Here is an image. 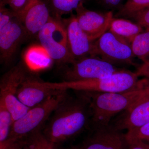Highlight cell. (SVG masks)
<instances>
[{
  "instance_id": "cell-1",
  "label": "cell",
  "mask_w": 149,
  "mask_h": 149,
  "mask_svg": "<svg viewBox=\"0 0 149 149\" xmlns=\"http://www.w3.org/2000/svg\"><path fill=\"white\" fill-rule=\"evenodd\" d=\"M77 92L74 97L66 94L44 127L43 134L54 143L68 141L91 128L89 98L85 92Z\"/></svg>"
},
{
  "instance_id": "cell-2",
  "label": "cell",
  "mask_w": 149,
  "mask_h": 149,
  "mask_svg": "<svg viewBox=\"0 0 149 149\" xmlns=\"http://www.w3.org/2000/svg\"><path fill=\"white\" fill-rule=\"evenodd\" d=\"M139 88L123 93L84 92L89 98L92 112L91 129L109 126L113 117L124 111L142 96Z\"/></svg>"
},
{
  "instance_id": "cell-3",
  "label": "cell",
  "mask_w": 149,
  "mask_h": 149,
  "mask_svg": "<svg viewBox=\"0 0 149 149\" xmlns=\"http://www.w3.org/2000/svg\"><path fill=\"white\" fill-rule=\"evenodd\" d=\"M141 80L136 72L123 69L109 77L95 80L77 81H63L51 83L42 81L46 88L58 91L73 90L81 92L123 93L139 88Z\"/></svg>"
},
{
  "instance_id": "cell-4",
  "label": "cell",
  "mask_w": 149,
  "mask_h": 149,
  "mask_svg": "<svg viewBox=\"0 0 149 149\" xmlns=\"http://www.w3.org/2000/svg\"><path fill=\"white\" fill-rule=\"evenodd\" d=\"M67 93V91H61L29 109L24 115L13 122L8 139H26L30 135L41 131Z\"/></svg>"
},
{
  "instance_id": "cell-5",
  "label": "cell",
  "mask_w": 149,
  "mask_h": 149,
  "mask_svg": "<svg viewBox=\"0 0 149 149\" xmlns=\"http://www.w3.org/2000/svg\"><path fill=\"white\" fill-rule=\"evenodd\" d=\"M37 35L40 45L53 60L71 64L76 61L70 51L65 26L58 18L51 17Z\"/></svg>"
},
{
  "instance_id": "cell-6",
  "label": "cell",
  "mask_w": 149,
  "mask_h": 149,
  "mask_svg": "<svg viewBox=\"0 0 149 149\" xmlns=\"http://www.w3.org/2000/svg\"><path fill=\"white\" fill-rule=\"evenodd\" d=\"M90 56L113 65H134L131 44L109 30L94 41Z\"/></svg>"
},
{
  "instance_id": "cell-7",
  "label": "cell",
  "mask_w": 149,
  "mask_h": 149,
  "mask_svg": "<svg viewBox=\"0 0 149 149\" xmlns=\"http://www.w3.org/2000/svg\"><path fill=\"white\" fill-rule=\"evenodd\" d=\"M63 73L64 81L95 80L109 77L123 69L97 57H85L77 60Z\"/></svg>"
},
{
  "instance_id": "cell-8",
  "label": "cell",
  "mask_w": 149,
  "mask_h": 149,
  "mask_svg": "<svg viewBox=\"0 0 149 149\" xmlns=\"http://www.w3.org/2000/svg\"><path fill=\"white\" fill-rule=\"evenodd\" d=\"M21 65L13 67L2 76L0 81V100L3 102L12 116L13 122L24 115L29 109L19 100V87L27 77Z\"/></svg>"
},
{
  "instance_id": "cell-9",
  "label": "cell",
  "mask_w": 149,
  "mask_h": 149,
  "mask_svg": "<svg viewBox=\"0 0 149 149\" xmlns=\"http://www.w3.org/2000/svg\"><path fill=\"white\" fill-rule=\"evenodd\" d=\"M125 134L111 125L92 129V134L78 146L71 149H127Z\"/></svg>"
},
{
  "instance_id": "cell-10",
  "label": "cell",
  "mask_w": 149,
  "mask_h": 149,
  "mask_svg": "<svg viewBox=\"0 0 149 149\" xmlns=\"http://www.w3.org/2000/svg\"><path fill=\"white\" fill-rule=\"evenodd\" d=\"M75 15L78 23L90 39L94 42L109 29L114 17L113 11L100 13L89 10L81 3L76 9Z\"/></svg>"
},
{
  "instance_id": "cell-11",
  "label": "cell",
  "mask_w": 149,
  "mask_h": 149,
  "mask_svg": "<svg viewBox=\"0 0 149 149\" xmlns=\"http://www.w3.org/2000/svg\"><path fill=\"white\" fill-rule=\"evenodd\" d=\"M26 35L24 26L16 16L0 28V52L2 62L9 63L11 61L19 45Z\"/></svg>"
},
{
  "instance_id": "cell-12",
  "label": "cell",
  "mask_w": 149,
  "mask_h": 149,
  "mask_svg": "<svg viewBox=\"0 0 149 149\" xmlns=\"http://www.w3.org/2000/svg\"><path fill=\"white\" fill-rule=\"evenodd\" d=\"M116 120L112 126L118 130L127 131L141 128L149 123V99L141 97Z\"/></svg>"
},
{
  "instance_id": "cell-13",
  "label": "cell",
  "mask_w": 149,
  "mask_h": 149,
  "mask_svg": "<svg viewBox=\"0 0 149 149\" xmlns=\"http://www.w3.org/2000/svg\"><path fill=\"white\" fill-rule=\"evenodd\" d=\"M68 43L70 53L76 60L91 55L94 42L90 39L78 23L75 15L65 19Z\"/></svg>"
},
{
  "instance_id": "cell-14",
  "label": "cell",
  "mask_w": 149,
  "mask_h": 149,
  "mask_svg": "<svg viewBox=\"0 0 149 149\" xmlns=\"http://www.w3.org/2000/svg\"><path fill=\"white\" fill-rule=\"evenodd\" d=\"M15 16L29 35H38L52 17L47 7L41 0L30 3L21 13Z\"/></svg>"
},
{
  "instance_id": "cell-15",
  "label": "cell",
  "mask_w": 149,
  "mask_h": 149,
  "mask_svg": "<svg viewBox=\"0 0 149 149\" xmlns=\"http://www.w3.org/2000/svg\"><path fill=\"white\" fill-rule=\"evenodd\" d=\"M61 91L46 88L40 80L27 76L19 87L17 96L22 104L31 108Z\"/></svg>"
},
{
  "instance_id": "cell-16",
  "label": "cell",
  "mask_w": 149,
  "mask_h": 149,
  "mask_svg": "<svg viewBox=\"0 0 149 149\" xmlns=\"http://www.w3.org/2000/svg\"><path fill=\"white\" fill-rule=\"evenodd\" d=\"M143 27L134 22L113 17L109 30L131 44L138 35L144 31Z\"/></svg>"
},
{
  "instance_id": "cell-17",
  "label": "cell",
  "mask_w": 149,
  "mask_h": 149,
  "mask_svg": "<svg viewBox=\"0 0 149 149\" xmlns=\"http://www.w3.org/2000/svg\"><path fill=\"white\" fill-rule=\"evenodd\" d=\"M24 60L27 67L32 70H39L50 66L52 59L41 45L32 46L24 55Z\"/></svg>"
},
{
  "instance_id": "cell-18",
  "label": "cell",
  "mask_w": 149,
  "mask_h": 149,
  "mask_svg": "<svg viewBox=\"0 0 149 149\" xmlns=\"http://www.w3.org/2000/svg\"><path fill=\"white\" fill-rule=\"evenodd\" d=\"M135 57L145 62L149 61V29L137 35L131 43Z\"/></svg>"
},
{
  "instance_id": "cell-19",
  "label": "cell",
  "mask_w": 149,
  "mask_h": 149,
  "mask_svg": "<svg viewBox=\"0 0 149 149\" xmlns=\"http://www.w3.org/2000/svg\"><path fill=\"white\" fill-rule=\"evenodd\" d=\"M149 7V0H127L115 17L129 18L133 15Z\"/></svg>"
},
{
  "instance_id": "cell-20",
  "label": "cell",
  "mask_w": 149,
  "mask_h": 149,
  "mask_svg": "<svg viewBox=\"0 0 149 149\" xmlns=\"http://www.w3.org/2000/svg\"><path fill=\"white\" fill-rule=\"evenodd\" d=\"M13 118L3 102L0 100V143L8 139Z\"/></svg>"
},
{
  "instance_id": "cell-21",
  "label": "cell",
  "mask_w": 149,
  "mask_h": 149,
  "mask_svg": "<svg viewBox=\"0 0 149 149\" xmlns=\"http://www.w3.org/2000/svg\"><path fill=\"white\" fill-rule=\"evenodd\" d=\"M56 145L40 131L26 138L25 147L26 149H55Z\"/></svg>"
},
{
  "instance_id": "cell-22",
  "label": "cell",
  "mask_w": 149,
  "mask_h": 149,
  "mask_svg": "<svg viewBox=\"0 0 149 149\" xmlns=\"http://www.w3.org/2000/svg\"><path fill=\"white\" fill-rule=\"evenodd\" d=\"M83 0H51V3L58 18L76 10Z\"/></svg>"
},
{
  "instance_id": "cell-23",
  "label": "cell",
  "mask_w": 149,
  "mask_h": 149,
  "mask_svg": "<svg viewBox=\"0 0 149 149\" xmlns=\"http://www.w3.org/2000/svg\"><path fill=\"white\" fill-rule=\"evenodd\" d=\"M125 136L128 141L140 140L149 143V123L141 128L127 131Z\"/></svg>"
},
{
  "instance_id": "cell-24",
  "label": "cell",
  "mask_w": 149,
  "mask_h": 149,
  "mask_svg": "<svg viewBox=\"0 0 149 149\" xmlns=\"http://www.w3.org/2000/svg\"><path fill=\"white\" fill-rule=\"evenodd\" d=\"M129 18L144 29H149V7L135 14Z\"/></svg>"
},
{
  "instance_id": "cell-25",
  "label": "cell",
  "mask_w": 149,
  "mask_h": 149,
  "mask_svg": "<svg viewBox=\"0 0 149 149\" xmlns=\"http://www.w3.org/2000/svg\"><path fill=\"white\" fill-rule=\"evenodd\" d=\"M26 143V139H8L2 143H0V149H23Z\"/></svg>"
},
{
  "instance_id": "cell-26",
  "label": "cell",
  "mask_w": 149,
  "mask_h": 149,
  "mask_svg": "<svg viewBox=\"0 0 149 149\" xmlns=\"http://www.w3.org/2000/svg\"><path fill=\"white\" fill-rule=\"evenodd\" d=\"M6 2L16 16L27 7L30 0H6Z\"/></svg>"
},
{
  "instance_id": "cell-27",
  "label": "cell",
  "mask_w": 149,
  "mask_h": 149,
  "mask_svg": "<svg viewBox=\"0 0 149 149\" xmlns=\"http://www.w3.org/2000/svg\"><path fill=\"white\" fill-rule=\"evenodd\" d=\"M15 16V14L12 10H9L4 7L3 4L1 3L0 9V28L8 24Z\"/></svg>"
},
{
  "instance_id": "cell-28",
  "label": "cell",
  "mask_w": 149,
  "mask_h": 149,
  "mask_svg": "<svg viewBox=\"0 0 149 149\" xmlns=\"http://www.w3.org/2000/svg\"><path fill=\"white\" fill-rule=\"evenodd\" d=\"M125 0H99L102 6L107 9L112 11L114 9H118V10L124 4Z\"/></svg>"
},
{
  "instance_id": "cell-29",
  "label": "cell",
  "mask_w": 149,
  "mask_h": 149,
  "mask_svg": "<svg viewBox=\"0 0 149 149\" xmlns=\"http://www.w3.org/2000/svg\"><path fill=\"white\" fill-rule=\"evenodd\" d=\"M128 144L127 149H149V143L140 140H131L128 141Z\"/></svg>"
},
{
  "instance_id": "cell-30",
  "label": "cell",
  "mask_w": 149,
  "mask_h": 149,
  "mask_svg": "<svg viewBox=\"0 0 149 149\" xmlns=\"http://www.w3.org/2000/svg\"><path fill=\"white\" fill-rule=\"evenodd\" d=\"M138 76H142L149 80V61L143 62L136 72Z\"/></svg>"
},
{
  "instance_id": "cell-31",
  "label": "cell",
  "mask_w": 149,
  "mask_h": 149,
  "mask_svg": "<svg viewBox=\"0 0 149 149\" xmlns=\"http://www.w3.org/2000/svg\"><path fill=\"white\" fill-rule=\"evenodd\" d=\"M142 97L149 99V80L146 78L142 80Z\"/></svg>"
},
{
  "instance_id": "cell-32",
  "label": "cell",
  "mask_w": 149,
  "mask_h": 149,
  "mask_svg": "<svg viewBox=\"0 0 149 149\" xmlns=\"http://www.w3.org/2000/svg\"><path fill=\"white\" fill-rule=\"evenodd\" d=\"M37 1V0H30V2L29 3V4H30V3L34 1Z\"/></svg>"
},
{
  "instance_id": "cell-33",
  "label": "cell",
  "mask_w": 149,
  "mask_h": 149,
  "mask_svg": "<svg viewBox=\"0 0 149 149\" xmlns=\"http://www.w3.org/2000/svg\"><path fill=\"white\" fill-rule=\"evenodd\" d=\"M23 149H26V148H25V146H24V148H23Z\"/></svg>"
}]
</instances>
